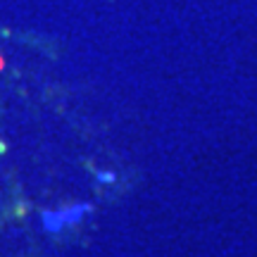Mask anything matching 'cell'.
<instances>
[{
  "label": "cell",
  "instance_id": "6da1fadb",
  "mask_svg": "<svg viewBox=\"0 0 257 257\" xmlns=\"http://www.w3.org/2000/svg\"><path fill=\"white\" fill-rule=\"evenodd\" d=\"M91 210V205H86V202H81V205H76V207H72V210H62V212H48L46 217H43V221H46V226L50 231H57L60 226H64L67 221H79L86 214V212Z\"/></svg>",
  "mask_w": 257,
  "mask_h": 257
}]
</instances>
